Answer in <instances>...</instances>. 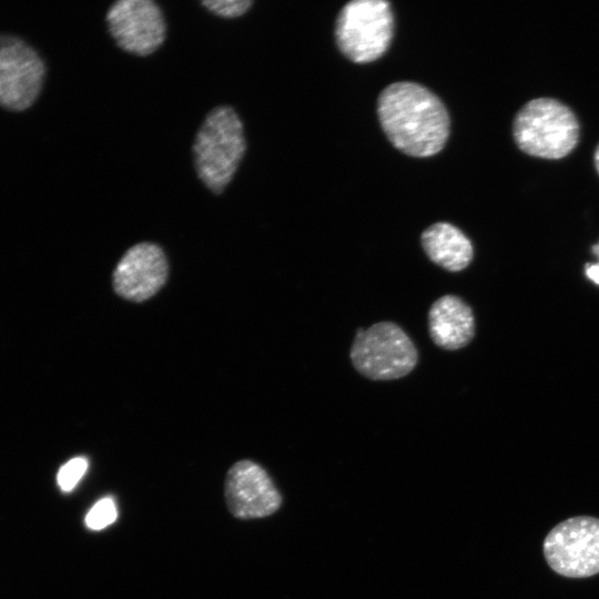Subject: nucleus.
Listing matches in <instances>:
<instances>
[{"instance_id":"obj_10","label":"nucleus","mask_w":599,"mask_h":599,"mask_svg":"<svg viewBox=\"0 0 599 599\" xmlns=\"http://www.w3.org/2000/svg\"><path fill=\"white\" fill-rule=\"evenodd\" d=\"M169 264L163 250L150 242L130 247L116 264L112 283L124 300L143 302L152 297L166 282Z\"/></svg>"},{"instance_id":"obj_6","label":"nucleus","mask_w":599,"mask_h":599,"mask_svg":"<svg viewBox=\"0 0 599 599\" xmlns=\"http://www.w3.org/2000/svg\"><path fill=\"white\" fill-rule=\"evenodd\" d=\"M542 550L548 566L567 578L599 573V518L576 516L556 525Z\"/></svg>"},{"instance_id":"obj_5","label":"nucleus","mask_w":599,"mask_h":599,"mask_svg":"<svg viewBox=\"0 0 599 599\" xmlns=\"http://www.w3.org/2000/svg\"><path fill=\"white\" fill-rule=\"evenodd\" d=\"M394 34V16L384 0H354L339 11L335 38L341 52L355 63L380 58Z\"/></svg>"},{"instance_id":"obj_9","label":"nucleus","mask_w":599,"mask_h":599,"mask_svg":"<svg viewBox=\"0 0 599 599\" xmlns=\"http://www.w3.org/2000/svg\"><path fill=\"white\" fill-rule=\"evenodd\" d=\"M109 31L126 52L148 55L165 39L161 8L152 0H119L106 12Z\"/></svg>"},{"instance_id":"obj_8","label":"nucleus","mask_w":599,"mask_h":599,"mask_svg":"<svg viewBox=\"0 0 599 599\" xmlns=\"http://www.w3.org/2000/svg\"><path fill=\"white\" fill-rule=\"evenodd\" d=\"M224 498L232 516L244 520L268 517L282 505V495L271 476L250 459L238 460L227 470Z\"/></svg>"},{"instance_id":"obj_4","label":"nucleus","mask_w":599,"mask_h":599,"mask_svg":"<svg viewBox=\"0 0 599 599\" xmlns=\"http://www.w3.org/2000/svg\"><path fill=\"white\" fill-rule=\"evenodd\" d=\"M355 369L373 380H392L408 375L418 352L404 329L393 322L358 328L351 348Z\"/></svg>"},{"instance_id":"obj_15","label":"nucleus","mask_w":599,"mask_h":599,"mask_svg":"<svg viewBox=\"0 0 599 599\" xmlns=\"http://www.w3.org/2000/svg\"><path fill=\"white\" fill-rule=\"evenodd\" d=\"M202 4L220 17L236 18L244 14L253 2L250 0H217L203 1Z\"/></svg>"},{"instance_id":"obj_3","label":"nucleus","mask_w":599,"mask_h":599,"mask_svg":"<svg viewBox=\"0 0 599 599\" xmlns=\"http://www.w3.org/2000/svg\"><path fill=\"white\" fill-rule=\"evenodd\" d=\"M514 139L525 153L542 159H560L578 143L579 123L573 112L550 98L526 103L514 120Z\"/></svg>"},{"instance_id":"obj_7","label":"nucleus","mask_w":599,"mask_h":599,"mask_svg":"<svg viewBox=\"0 0 599 599\" xmlns=\"http://www.w3.org/2000/svg\"><path fill=\"white\" fill-rule=\"evenodd\" d=\"M45 75L39 53L21 38L0 33V106L23 111L38 99Z\"/></svg>"},{"instance_id":"obj_12","label":"nucleus","mask_w":599,"mask_h":599,"mask_svg":"<svg viewBox=\"0 0 599 599\" xmlns=\"http://www.w3.org/2000/svg\"><path fill=\"white\" fill-rule=\"evenodd\" d=\"M420 241L428 258L449 272L466 268L474 256L470 240L458 227L446 222L428 226L422 233Z\"/></svg>"},{"instance_id":"obj_13","label":"nucleus","mask_w":599,"mask_h":599,"mask_svg":"<svg viewBox=\"0 0 599 599\" xmlns=\"http://www.w3.org/2000/svg\"><path fill=\"white\" fill-rule=\"evenodd\" d=\"M118 517L114 501L106 497L95 502L85 516L84 522L91 530H101Z\"/></svg>"},{"instance_id":"obj_1","label":"nucleus","mask_w":599,"mask_h":599,"mask_svg":"<svg viewBox=\"0 0 599 599\" xmlns=\"http://www.w3.org/2000/svg\"><path fill=\"white\" fill-rule=\"evenodd\" d=\"M382 129L400 152L432 156L449 136V115L440 99L422 84L400 81L386 87L377 100Z\"/></svg>"},{"instance_id":"obj_16","label":"nucleus","mask_w":599,"mask_h":599,"mask_svg":"<svg viewBox=\"0 0 599 599\" xmlns=\"http://www.w3.org/2000/svg\"><path fill=\"white\" fill-rule=\"evenodd\" d=\"M593 252L599 256V245L593 247ZM586 274L592 282L599 284V263L587 265Z\"/></svg>"},{"instance_id":"obj_11","label":"nucleus","mask_w":599,"mask_h":599,"mask_svg":"<svg viewBox=\"0 0 599 599\" xmlns=\"http://www.w3.org/2000/svg\"><path fill=\"white\" fill-rule=\"evenodd\" d=\"M428 332L440 348L465 347L475 334V317L470 306L459 296L447 294L436 300L428 312Z\"/></svg>"},{"instance_id":"obj_17","label":"nucleus","mask_w":599,"mask_h":599,"mask_svg":"<svg viewBox=\"0 0 599 599\" xmlns=\"http://www.w3.org/2000/svg\"><path fill=\"white\" fill-rule=\"evenodd\" d=\"M595 164H596V169L599 173V145L597 146L596 149V152H595Z\"/></svg>"},{"instance_id":"obj_14","label":"nucleus","mask_w":599,"mask_h":599,"mask_svg":"<svg viewBox=\"0 0 599 599\" xmlns=\"http://www.w3.org/2000/svg\"><path fill=\"white\" fill-rule=\"evenodd\" d=\"M88 468V460L84 457H75L62 465L57 475V483L61 490L71 491Z\"/></svg>"},{"instance_id":"obj_2","label":"nucleus","mask_w":599,"mask_h":599,"mask_svg":"<svg viewBox=\"0 0 599 599\" xmlns=\"http://www.w3.org/2000/svg\"><path fill=\"white\" fill-rule=\"evenodd\" d=\"M243 123L229 105L214 108L193 144L195 170L204 185L221 193L233 179L245 153Z\"/></svg>"}]
</instances>
